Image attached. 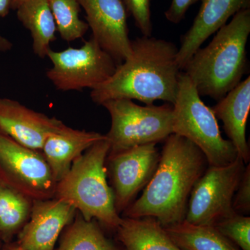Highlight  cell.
Listing matches in <instances>:
<instances>
[{"instance_id": "1", "label": "cell", "mask_w": 250, "mask_h": 250, "mask_svg": "<svg viewBox=\"0 0 250 250\" xmlns=\"http://www.w3.org/2000/svg\"><path fill=\"white\" fill-rule=\"evenodd\" d=\"M203 152L172 134L164 141L154 175L142 195L125 210V218L152 217L164 228L184 221L192 188L208 168Z\"/></svg>"}, {"instance_id": "2", "label": "cell", "mask_w": 250, "mask_h": 250, "mask_svg": "<svg viewBox=\"0 0 250 250\" xmlns=\"http://www.w3.org/2000/svg\"><path fill=\"white\" fill-rule=\"evenodd\" d=\"M132 53L118 65L108 80L91 90L97 104L118 99L136 100L146 105L158 100L173 104L182 70L173 42L143 36L131 41Z\"/></svg>"}, {"instance_id": "3", "label": "cell", "mask_w": 250, "mask_h": 250, "mask_svg": "<svg viewBox=\"0 0 250 250\" xmlns=\"http://www.w3.org/2000/svg\"><path fill=\"white\" fill-rule=\"evenodd\" d=\"M250 34V9L235 14L208 45L193 54L183 70L200 97L219 101L241 82L247 69Z\"/></svg>"}, {"instance_id": "4", "label": "cell", "mask_w": 250, "mask_h": 250, "mask_svg": "<svg viewBox=\"0 0 250 250\" xmlns=\"http://www.w3.org/2000/svg\"><path fill=\"white\" fill-rule=\"evenodd\" d=\"M109 150L106 138L79 156L57 182L54 197L71 204L87 221L97 220L116 229L123 218L117 211L107 182L106 161Z\"/></svg>"}, {"instance_id": "5", "label": "cell", "mask_w": 250, "mask_h": 250, "mask_svg": "<svg viewBox=\"0 0 250 250\" xmlns=\"http://www.w3.org/2000/svg\"><path fill=\"white\" fill-rule=\"evenodd\" d=\"M172 106L173 134L196 146L208 166H226L236 160L238 156L232 143L224 139L214 113L184 72L179 75L178 93Z\"/></svg>"}, {"instance_id": "6", "label": "cell", "mask_w": 250, "mask_h": 250, "mask_svg": "<svg viewBox=\"0 0 250 250\" xmlns=\"http://www.w3.org/2000/svg\"><path fill=\"white\" fill-rule=\"evenodd\" d=\"M102 106L111 119V129L106 134L110 143L108 154L149 143L157 144L173 134L171 104L143 106L131 100L118 99L105 102Z\"/></svg>"}, {"instance_id": "7", "label": "cell", "mask_w": 250, "mask_h": 250, "mask_svg": "<svg viewBox=\"0 0 250 250\" xmlns=\"http://www.w3.org/2000/svg\"><path fill=\"white\" fill-rule=\"evenodd\" d=\"M52 67L46 72L56 89L61 91L93 90L108 80L118 64L91 37L79 48L47 52Z\"/></svg>"}, {"instance_id": "8", "label": "cell", "mask_w": 250, "mask_h": 250, "mask_svg": "<svg viewBox=\"0 0 250 250\" xmlns=\"http://www.w3.org/2000/svg\"><path fill=\"white\" fill-rule=\"evenodd\" d=\"M246 165L239 156L228 165L208 166L192 188L185 220L199 225L214 226L234 214L233 195Z\"/></svg>"}, {"instance_id": "9", "label": "cell", "mask_w": 250, "mask_h": 250, "mask_svg": "<svg viewBox=\"0 0 250 250\" xmlns=\"http://www.w3.org/2000/svg\"><path fill=\"white\" fill-rule=\"evenodd\" d=\"M0 182L34 200L55 195L57 181L41 152L0 133Z\"/></svg>"}, {"instance_id": "10", "label": "cell", "mask_w": 250, "mask_h": 250, "mask_svg": "<svg viewBox=\"0 0 250 250\" xmlns=\"http://www.w3.org/2000/svg\"><path fill=\"white\" fill-rule=\"evenodd\" d=\"M161 153L149 143L108 154L106 171L118 213H123L149 183L156 170Z\"/></svg>"}, {"instance_id": "11", "label": "cell", "mask_w": 250, "mask_h": 250, "mask_svg": "<svg viewBox=\"0 0 250 250\" xmlns=\"http://www.w3.org/2000/svg\"><path fill=\"white\" fill-rule=\"evenodd\" d=\"M92 37L120 65L132 53L127 10L123 0H79Z\"/></svg>"}, {"instance_id": "12", "label": "cell", "mask_w": 250, "mask_h": 250, "mask_svg": "<svg viewBox=\"0 0 250 250\" xmlns=\"http://www.w3.org/2000/svg\"><path fill=\"white\" fill-rule=\"evenodd\" d=\"M75 211L71 204L55 197L34 200L18 245L27 250H54L59 235L71 223Z\"/></svg>"}, {"instance_id": "13", "label": "cell", "mask_w": 250, "mask_h": 250, "mask_svg": "<svg viewBox=\"0 0 250 250\" xmlns=\"http://www.w3.org/2000/svg\"><path fill=\"white\" fill-rule=\"evenodd\" d=\"M19 102L0 97V133L24 147L41 152L49 134L63 125Z\"/></svg>"}, {"instance_id": "14", "label": "cell", "mask_w": 250, "mask_h": 250, "mask_svg": "<svg viewBox=\"0 0 250 250\" xmlns=\"http://www.w3.org/2000/svg\"><path fill=\"white\" fill-rule=\"evenodd\" d=\"M250 9V0H202L200 11L191 27L182 36L177 62L183 70L193 54L210 36L227 24L230 18Z\"/></svg>"}, {"instance_id": "15", "label": "cell", "mask_w": 250, "mask_h": 250, "mask_svg": "<svg viewBox=\"0 0 250 250\" xmlns=\"http://www.w3.org/2000/svg\"><path fill=\"white\" fill-rule=\"evenodd\" d=\"M106 138V135L100 133L72 129L63 124L49 135L41 152L58 182L70 170L75 159Z\"/></svg>"}, {"instance_id": "16", "label": "cell", "mask_w": 250, "mask_h": 250, "mask_svg": "<svg viewBox=\"0 0 250 250\" xmlns=\"http://www.w3.org/2000/svg\"><path fill=\"white\" fill-rule=\"evenodd\" d=\"M210 108L215 118L223 122V129L238 156L245 164H249L250 150L246 126L250 110V77L241 81Z\"/></svg>"}, {"instance_id": "17", "label": "cell", "mask_w": 250, "mask_h": 250, "mask_svg": "<svg viewBox=\"0 0 250 250\" xmlns=\"http://www.w3.org/2000/svg\"><path fill=\"white\" fill-rule=\"evenodd\" d=\"M126 250H182L176 246L164 226L152 217L123 218L116 229Z\"/></svg>"}, {"instance_id": "18", "label": "cell", "mask_w": 250, "mask_h": 250, "mask_svg": "<svg viewBox=\"0 0 250 250\" xmlns=\"http://www.w3.org/2000/svg\"><path fill=\"white\" fill-rule=\"evenodd\" d=\"M17 17L30 31L34 53L39 58L47 57L51 42L56 40L55 21L47 0H31L17 10Z\"/></svg>"}, {"instance_id": "19", "label": "cell", "mask_w": 250, "mask_h": 250, "mask_svg": "<svg viewBox=\"0 0 250 250\" xmlns=\"http://www.w3.org/2000/svg\"><path fill=\"white\" fill-rule=\"evenodd\" d=\"M164 229L182 250H241L214 226L195 225L184 220Z\"/></svg>"}, {"instance_id": "20", "label": "cell", "mask_w": 250, "mask_h": 250, "mask_svg": "<svg viewBox=\"0 0 250 250\" xmlns=\"http://www.w3.org/2000/svg\"><path fill=\"white\" fill-rule=\"evenodd\" d=\"M57 250H118L94 220L77 216L64 233Z\"/></svg>"}, {"instance_id": "21", "label": "cell", "mask_w": 250, "mask_h": 250, "mask_svg": "<svg viewBox=\"0 0 250 250\" xmlns=\"http://www.w3.org/2000/svg\"><path fill=\"white\" fill-rule=\"evenodd\" d=\"M32 200L3 184H0V233L12 236L23 228L31 214Z\"/></svg>"}, {"instance_id": "22", "label": "cell", "mask_w": 250, "mask_h": 250, "mask_svg": "<svg viewBox=\"0 0 250 250\" xmlns=\"http://www.w3.org/2000/svg\"><path fill=\"white\" fill-rule=\"evenodd\" d=\"M57 25L63 41L72 42L82 39L88 31V24L80 19L79 0H47Z\"/></svg>"}, {"instance_id": "23", "label": "cell", "mask_w": 250, "mask_h": 250, "mask_svg": "<svg viewBox=\"0 0 250 250\" xmlns=\"http://www.w3.org/2000/svg\"><path fill=\"white\" fill-rule=\"evenodd\" d=\"M223 236L241 250H250V218L234 214L220 220L214 225Z\"/></svg>"}, {"instance_id": "24", "label": "cell", "mask_w": 250, "mask_h": 250, "mask_svg": "<svg viewBox=\"0 0 250 250\" xmlns=\"http://www.w3.org/2000/svg\"><path fill=\"white\" fill-rule=\"evenodd\" d=\"M125 7L134 18L136 27L143 35L150 37L152 35L151 20L150 0H123Z\"/></svg>"}, {"instance_id": "25", "label": "cell", "mask_w": 250, "mask_h": 250, "mask_svg": "<svg viewBox=\"0 0 250 250\" xmlns=\"http://www.w3.org/2000/svg\"><path fill=\"white\" fill-rule=\"evenodd\" d=\"M232 207L237 214L250 213V165L247 164L244 172L233 195Z\"/></svg>"}, {"instance_id": "26", "label": "cell", "mask_w": 250, "mask_h": 250, "mask_svg": "<svg viewBox=\"0 0 250 250\" xmlns=\"http://www.w3.org/2000/svg\"><path fill=\"white\" fill-rule=\"evenodd\" d=\"M199 0H172L170 7L165 12L169 22L178 24L185 18L188 10Z\"/></svg>"}, {"instance_id": "27", "label": "cell", "mask_w": 250, "mask_h": 250, "mask_svg": "<svg viewBox=\"0 0 250 250\" xmlns=\"http://www.w3.org/2000/svg\"><path fill=\"white\" fill-rule=\"evenodd\" d=\"M11 10L9 0H0V17L5 18ZM12 42L0 34V52H6L13 48Z\"/></svg>"}, {"instance_id": "28", "label": "cell", "mask_w": 250, "mask_h": 250, "mask_svg": "<svg viewBox=\"0 0 250 250\" xmlns=\"http://www.w3.org/2000/svg\"><path fill=\"white\" fill-rule=\"evenodd\" d=\"M29 1H31V0H9L11 9L16 10V11L22 4H25Z\"/></svg>"}, {"instance_id": "29", "label": "cell", "mask_w": 250, "mask_h": 250, "mask_svg": "<svg viewBox=\"0 0 250 250\" xmlns=\"http://www.w3.org/2000/svg\"><path fill=\"white\" fill-rule=\"evenodd\" d=\"M3 250H27L23 248L22 247L20 246L19 245L17 246L11 247V248H6V249Z\"/></svg>"}, {"instance_id": "30", "label": "cell", "mask_w": 250, "mask_h": 250, "mask_svg": "<svg viewBox=\"0 0 250 250\" xmlns=\"http://www.w3.org/2000/svg\"><path fill=\"white\" fill-rule=\"evenodd\" d=\"M0 184H1V182H0Z\"/></svg>"}]
</instances>
